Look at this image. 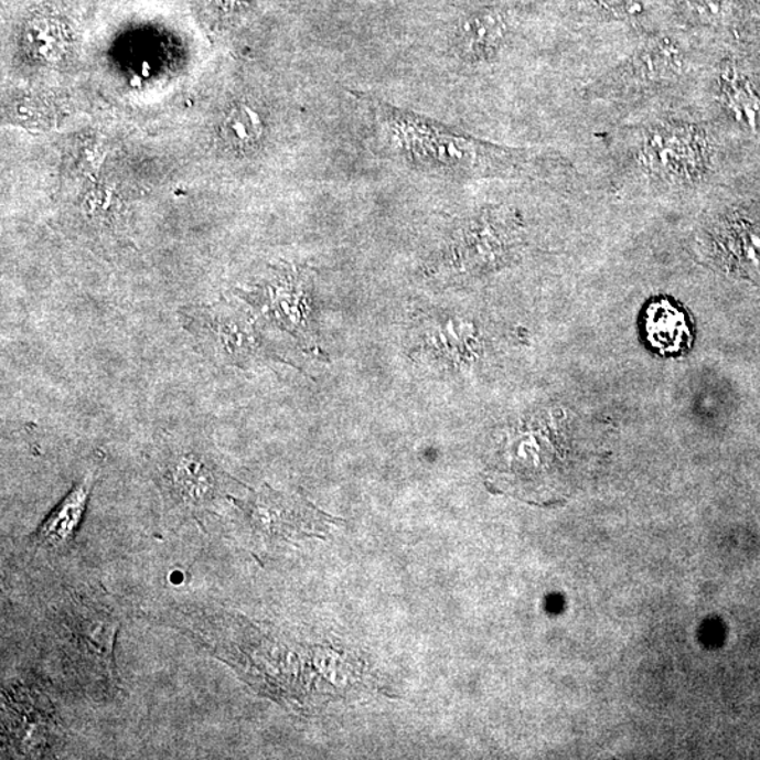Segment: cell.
Wrapping results in <instances>:
<instances>
[{
    "label": "cell",
    "mask_w": 760,
    "mask_h": 760,
    "mask_svg": "<svg viewBox=\"0 0 760 760\" xmlns=\"http://www.w3.org/2000/svg\"><path fill=\"white\" fill-rule=\"evenodd\" d=\"M686 55L671 39L646 43L622 68V78L641 84L675 79L685 71Z\"/></svg>",
    "instance_id": "9"
},
{
    "label": "cell",
    "mask_w": 760,
    "mask_h": 760,
    "mask_svg": "<svg viewBox=\"0 0 760 760\" xmlns=\"http://www.w3.org/2000/svg\"><path fill=\"white\" fill-rule=\"evenodd\" d=\"M243 507L264 534L302 533L303 529H313L314 524L331 522L302 497L274 492L268 486L244 500Z\"/></svg>",
    "instance_id": "6"
},
{
    "label": "cell",
    "mask_w": 760,
    "mask_h": 760,
    "mask_svg": "<svg viewBox=\"0 0 760 760\" xmlns=\"http://www.w3.org/2000/svg\"><path fill=\"white\" fill-rule=\"evenodd\" d=\"M242 300V299H239ZM246 302L218 299L178 310L183 330L199 354L221 368L253 370L278 360L264 344L257 314Z\"/></svg>",
    "instance_id": "3"
},
{
    "label": "cell",
    "mask_w": 760,
    "mask_h": 760,
    "mask_svg": "<svg viewBox=\"0 0 760 760\" xmlns=\"http://www.w3.org/2000/svg\"><path fill=\"white\" fill-rule=\"evenodd\" d=\"M354 98L370 116L379 151L393 160L448 176L538 175L543 160L529 151L510 150L386 104L368 94Z\"/></svg>",
    "instance_id": "1"
},
{
    "label": "cell",
    "mask_w": 760,
    "mask_h": 760,
    "mask_svg": "<svg viewBox=\"0 0 760 760\" xmlns=\"http://www.w3.org/2000/svg\"><path fill=\"white\" fill-rule=\"evenodd\" d=\"M506 23L500 14L488 12L468 19L459 32L458 49L467 58H486L502 44Z\"/></svg>",
    "instance_id": "14"
},
{
    "label": "cell",
    "mask_w": 760,
    "mask_h": 760,
    "mask_svg": "<svg viewBox=\"0 0 760 760\" xmlns=\"http://www.w3.org/2000/svg\"><path fill=\"white\" fill-rule=\"evenodd\" d=\"M3 719L9 736L17 739L20 751L24 753L40 751L47 745L51 731V717L40 706L39 698L17 692L3 704Z\"/></svg>",
    "instance_id": "10"
},
{
    "label": "cell",
    "mask_w": 760,
    "mask_h": 760,
    "mask_svg": "<svg viewBox=\"0 0 760 760\" xmlns=\"http://www.w3.org/2000/svg\"><path fill=\"white\" fill-rule=\"evenodd\" d=\"M696 10L704 19H719L722 14V7L719 0H696Z\"/></svg>",
    "instance_id": "16"
},
{
    "label": "cell",
    "mask_w": 760,
    "mask_h": 760,
    "mask_svg": "<svg viewBox=\"0 0 760 760\" xmlns=\"http://www.w3.org/2000/svg\"><path fill=\"white\" fill-rule=\"evenodd\" d=\"M234 293L251 309L292 339L309 354H321L315 325L313 278L303 268H274L269 277L251 289Z\"/></svg>",
    "instance_id": "4"
},
{
    "label": "cell",
    "mask_w": 760,
    "mask_h": 760,
    "mask_svg": "<svg viewBox=\"0 0 760 760\" xmlns=\"http://www.w3.org/2000/svg\"><path fill=\"white\" fill-rule=\"evenodd\" d=\"M719 96L728 114L737 124L749 130L760 126V98L751 81L743 76L734 65L722 69L719 78Z\"/></svg>",
    "instance_id": "11"
},
{
    "label": "cell",
    "mask_w": 760,
    "mask_h": 760,
    "mask_svg": "<svg viewBox=\"0 0 760 760\" xmlns=\"http://www.w3.org/2000/svg\"><path fill=\"white\" fill-rule=\"evenodd\" d=\"M512 236L506 222L494 213H486L471 226L462 229L451 246L448 263L456 269H477L493 264L513 247Z\"/></svg>",
    "instance_id": "7"
},
{
    "label": "cell",
    "mask_w": 760,
    "mask_h": 760,
    "mask_svg": "<svg viewBox=\"0 0 760 760\" xmlns=\"http://www.w3.org/2000/svg\"><path fill=\"white\" fill-rule=\"evenodd\" d=\"M590 2L601 9L624 10L629 14L641 13L644 9V0H590Z\"/></svg>",
    "instance_id": "15"
},
{
    "label": "cell",
    "mask_w": 760,
    "mask_h": 760,
    "mask_svg": "<svg viewBox=\"0 0 760 760\" xmlns=\"http://www.w3.org/2000/svg\"><path fill=\"white\" fill-rule=\"evenodd\" d=\"M638 160L651 176L685 185L706 175L711 147L706 131L697 126L661 124L642 135Z\"/></svg>",
    "instance_id": "5"
},
{
    "label": "cell",
    "mask_w": 760,
    "mask_h": 760,
    "mask_svg": "<svg viewBox=\"0 0 760 760\" xmlns=\"http://www.w3.org/2000/svg\"><path fill=\"white\" fill-rule=\"evenodd\" d=\"M646 334L652 346L662 354H676L685 349L691 339L685 313L667 300H661L647 309Z\"/></svg>",
    "instance_id": "12"
},
{
    "label": "cell",
    "mask_w": 760,
    "mask_h": 760,
    "mask_svg": "<svg viewBox=\"0 0 760 760\" xmlns=\"http://www.w3.org/2000/svg\"><path fill=\"white\" fill-rule=\"evenodd\" d=\"M151 473L162 503L176 517L201 520L216 513L242 488L199 443L167 438L151 456Z\"/></svg>",
    "instance_id": "2"
},
{
    "label": "cell",
    "mask_w": 760,
    "mask_h": 760,
    "mask_svg": "<svg viewBox=\"0 0 760 760\" xmlns=\"http://www.w3.org/2000/svg\"><path fill=\"white\" fill-rule=\"evenodd\" d=\"M95 481V473L92 472L75 483L68 494L61 500L58 506L40 525L35 534L39 544L49 548H58L75 537L83 522L92 491H94Z\"/></svg>",
    "instance_id": "8"
},
{
    "label": "cell",
    "mask_w": 760,
    "mask_h": 760,
    "mask_svg": "<svg viewBox=\"0 0 760 760\" xmlns=\"http://www.w3.org/2000/svg\"><path fill=\"white\" fill-rule=\"evenodd\" d=\"M719 247L729 267L748 277L760 274V233L743 221L729 222L719 236Z\"/></svg>",
    "instance_id": "13"
}]
</instances>
